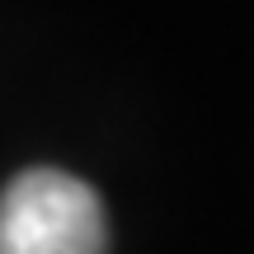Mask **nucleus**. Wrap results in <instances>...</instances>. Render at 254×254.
I'll return each instance as SVG.
<instances>
[{"mask_svg": "<svg viewBox=\"0 0 254 254\" xmlns=\"http://www.w3.org/2000/svg\"><path fill=\"white\" fill-rule=\"evenodd\" d=\"M0 254H104V207L90 184L28 170L5 189Z\"/></svg>", "mask_w": 254, "mask_h": 254, "instance_id": "f257e3e1", "label": "nucleus"}]
</instances>
